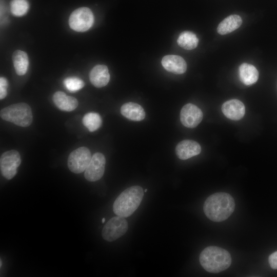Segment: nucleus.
<instances>
[{"instance_id":"obj_22","label":"nucleus","mask_w":277,"mask_h":277,"mask_svg":"<svg viewBox=\"0 0 277 277\" xmlns=\"http://www.w3.org/2000/svg\"><path fill=\"white\" fill-rule=\"evenodd\" d=\"M11 13L16 16L24 15L28 11L29 4L27 0H11L10 3Z\"/></svg>"},{"instance_id":"obj_3","label":"nucleus","mask_w":277,"mask_h":277,"mask_svg":"<svg viewBox=\"0 0 277 277\" xmlns=\"http://www.w3.org/2000/svg\"><path fill=\"white\" fill-rule=\"evenodd\" d=\"M143 196L144 191L141 186H133L127 188L114 202V213L123 217L130 216L138 207Z\"/></svg>"},{"instance_id":"obj_15","label":"nucleus","mask_w":277,"mask_h":277,"mask_svg":"<svg viewBox=\"0 0 277 277\" xmlns=\"http://www.w3.org/2000/svg\"><path fill=\"white\" fill-rule=\"evenodd\" d=\"M53 101L55 106L60 110L71 111L78 106V101L73 96L67 95L62 91H57L53 95Z\"/></svg>"},{"instance_id":"obj_19","label":"nucleus","mask_w":277,"mask_h":277,"mask_svg":"<svg viewBox=\"0 0 277 277\" xmlns=\"http://www.w3.org/2000/svg\"><path fill=\"white\" fill-rule=\"evenodd\" d=\"M12 61L17 75H23L27 72L29 66V59L25 52L20 50H15L12 54Z\"/></svg>"},{"instance_id":"obj_24","label":"nucleus","mask_w":277,"mask_h":277,"mask_svg":"<svg viewBox=\"0 0 277 277\" xmlns=\"http://www.w3.org/2000/svg\"><path fill=\"white\" fill-rule=\"evenodd\" d=\"M8 81L4 77L0 78V99L4 98L7 94Z\"/></svg>"},{"instance_id":"obj_6","label":"nucleus","mask_w":277,"mask_h":277,"mask_svg":"<svg viewBox=\"0 0 277 277\" xmlns=\"http://www.w3.org/2000/svg\"><path fill=\"white\" fill-rule=\"evenodd\" d=\"M128 225L126 220L117 215L111 218L104 226L102 235L108 242H113L123 236L127 231Z\"/></svg>"},{"instance_id":"obj_9","label":"nucleus","mask_w":277,"mask_h":277,"mask_svg":"<svg viewBox=\"0 0 277 277\" xmlns=\"http://www.w3.org/2000/svg\"><path fill=\"white\" fill-rule=\"evenodd\" d=\"M106 159L103 154L100 152L94 153L85 170V179L89 182H95L100 180L105 172Z\"/></svg>"},{"instance_id":"obj_2","label":"nucleus","mask_w":277,"mask_h":277,"mask_svg":"<svg viewBox=\"0 0 277 277\" xmlns=\"http://www.w3.org/2000/svg\"><path fill=\"white\" fill-rule=\"evenodd\" d=\"M201 265L207 271L217 273L227 269L231 264V256L226 250L214 246L205 248L200 255Z\"/></svg>"},{"instance_id":"obj_28","label":"nucleus","mask_w":277,"mask_h":277,"mask_svg":"<svg viewBox=\"0 0 277 277\" xmlns=\"http://www.w3.org/2000/svg\"><path fill=\"white\" fill-rule=\"evenodd\" d=\"M147 189H145V190H144V192H147Z\"/></svg>"},{"instance_id":"obj_10","label":"nucleus","mask_w":277,"mask_h":277,"mask_svg":"<svg viewBox=\"0 0 277 277\" xmlns=\"http://www.w3.org/2000/svg\"><path fill=\"white\" fill-rule=\"evenodd\" d=\"M203 112L196 105L189 103L184 105L180 112V120L186 127H196L203 119Z\"/></svg>"},{"instance_id":"obj_12","label":"nucleus","mask_w":277,"mask_h":277,"mask_svg":"<svg viewBox=\"0 0 277 277\" xmlns=\"http://www.w3.org/2000/svg\"><path fill=\"white\" fill-rule=\"evenodd\" d=\"M222 111L227 118L238 121L244 116L245 108L241 101L237 99H232L225 102L222 105Z\"/></svg>"},{"instance_id":"obj_16","label":"nucleus","mask_w":277,"mask_h":277,"mask_svg":"<svg viewBox=\"0 0 277 277\" xmlns=\"http://www.w3.org/2000/svg\"><path fill=\"white\" fill-rule=\"evenodd\" d=\"M121 113L126 118L133 121H142L146 115L143 107L133 102L123 104L121 108Z\"/></svg>"},{"instance_id":"obj_7","label":"nucleus","mask_w":277,"mask_h":277,"mask_svg":"<svg viewBox=\"0 0 277 277\" xmlns=\"http://www.w3.org/2000/svg\"><path fill=\"white\" fill-rule=\"evenodd\" d=\"M91 154L88 148L81 147L70 153L68 158V167L74 173H80L86 170L91 159Z\"/></svg>"},{"instance_id":"obj_21","label":"nucleus","mask_w":277,"mask_h":277,"mask_svg":"<svg viewBox=\"0 0 277 277\" xmlns=\"http://www.w3.org/2000/svg\"><path fill=\"white\" fill-rule=\"evenodd\" d=\"M102 118L100 114L95 112H89L86 114L83 118L84 125L90 132L97 130L102 125Z\"/></svg>"},{"instance_id":"obj_13","label":"nucleus","mask_w":277,"mask_h":277,"mask_svg":"<svg viewBox=\"0 0 277 277\" xmlns=\"http://www.w3.org/2000/svg\"><path fill=\"white\" fill-rule=\"evenodd\" d=\"M162 65L167 71L176 74H183L187 69V64L184 59L176 55L164 56Z\"/></svg>"},{"instance_id":"obj_5","label":"nucleus","mask_w":277,"mask_h":277,"mask_svg":"<svg viewBox=\"0 0 277 277\" xmlns=\"http://www.w3.org/2000/svg\"><path fill=\"white\" fill-rule=\"evenodd\" d=\"M94 16L91 10L85 7L78 8L70 14L68 23L70 27L77 32H85L93 25Z\"/></svg>"},{"instance_id":"obj_11","label":"nucleus","mask_w":277,"mask_h":277,"mask_svg":"<svg viewBox=\"0 0 277 277\" xmlns=\"http://www.w3.org/2000/svg\"><path fill=\"white\" fill-rule=\"evenodd\" d=\"M201 152L200 145L190 140H184L179 143L175 147V153L181 160H185L199 154Z\"/></svg>"},{"instance_id":"obj_14","label":"nucleus","mask_w":277,"mask_h":277,"mask_svg":"<svg viewBox=\"0 0 277 277\" xmlns=\"http://www.w3.org/2000/svg\"><path fill=\"white\" fill-rule=\"evenodd\" d=\"M89 80L91 84L97 88L107 85L110 80V74L107 67L104 65L94 66L90 72Z\"/></svg>"},{"instance_id":"obj_1","label":"nucleus","mask_w":277,"mask_h":277,"mask_svg":"<svg viewBox=\"0 0 277 277\" xmlns=\"http://www.w3.org/2000/svg\"><path fill=\"white\" fill-rule=\"evenodd\" d=\"M235 202L233 197L225 192H217L208 196L203 210L206 216L213 222H222L233 212Z\"/></svg>"},{"instance_id":"obj_4","label":"nucleus","mask_w":277,"mask_h":277,"mask_svg":"<svg viewBox=\"0 0 277 277\" xmlns=\"http://www.w3.org/2000/svg\"><path fill=\"white\" fill-rule=\"evenodd\" d=\"M1 118L21 127L30 126L33 120L31 108L25 103L11 105L1 110Z\"/></svg>"},{"instance_id":"obj_25","label":"nucleus","mask_w":277,"mask_h":277,"mask_svg":"<svg viewBox=\"0 0 277 277\" xmlns=\"http://www.w3.org/2000/svg\"><path fill=\"white\" fill-rule=\"evenodd\" d=\"M268 261L270 267L273 269H277V251L269 256Z\"/></svg>"},{"instance_id":"obj_20","label":"nucleus","mask_w":277,"mask_h":277,"mask_svg":"<svg viewBox=\"0 0 277 277\" xmlns=\"http://www.w3.org/2000/svg\"><path fill=\"white\" fill-rule=\"evenodd\" d=\"M178 45L186 50H192L195 48L199 43L196 35L191 31L182 32L177 39Z\"/></svg>"},{"instance_id":"obj_23","label":"nucleus","mask_w":277,"mask_h":277,"mask_svg":"<svg viewBox=\"0 0 277 277\" xmlns=\"http://www.w3.org/2000/svg\"><path fill=\"white\" fill-rule=\"evenodd\" d=\"M63 84L66 88L70 92H76L85 86L83 80L76 77H67L64 80Z\"/></svg>"},{"instance_id":"obj_26","label":"nucleus","mask_w":277,"mask_h":277,"mask_svg":"<svg viewBox=\"0 0 277 277\" xmlns=\"http://www.w3.org/2000/svg\"><path fill=\"white\" fill-rule=\"evenodd\" d=\"M105 219L103 218L102 221V223H104L105 222Z\"/></svg>"},{"instance_id":"obj_18","label":"nucleus","mask_w":277,"mask_h":277,"mask_svg":"<svg viewBox=\"0 0 277 277\" xmlns=\"http://www.w3.org/2000/svg\"><path fill=\"white\" fill-rule=\"evenodd\" d=\"M242 24V19L240 16L232 14L224 18L219 24L217 31L221 35L227 34L239 28Z\"/></svg>"},{"instance_id":"obj_17","label":"nucleus","mask_w":277,"mask_h":277,"mask_svg":"<svg viewBox=\"0 0 277 277\" xmlns=\"http://www.w3.org/2000/svg\"><path fill=\"white\" fill-rule=\"evenodd\" d=\"M241 81L246 85H251L256 82L259 78V72L251 64L243 63L239 68Z\"/></svg>"},{"instance_id":"obj_8","label":"nucleus","mask_w":277,"mask_h":277,"mask_svg":"<svg viewBox=\"0 0 277 277\" xmlns=\"http://www.w3.org/2000/svg\"><path fill=\"white\" fill-rule=\"evenodd\" d=\"M21 163V156L17 151L11 150L4 152L0 159L2 175L7 180L12 179L17 173V168Z\"/></svg>"},{"instance_id":"obj_27","label":"nucleus","mask_w":277,"mask_h":277,"mask_svg":"<svg viewBox=\"0 0 277 277\" xmlns=\"http://www.w3.org/2000/svg\"><path fill=\"white\" fill-rule=\"evenodd\" d=\"M0 264H1L0 266L1 267V266H2V261H1V263H0Z\"/></svg>"}]
</instances>
